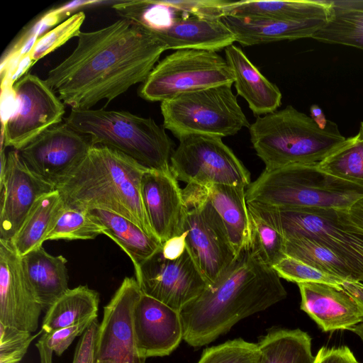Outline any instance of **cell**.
I'll use <instances>...</instances> for the list:
<instances>
[{
    "label": "cell",
    "mask_w": 363,
    "mask_h": 363,
    "mask_svg": "<svg viewBox=\"0 0 363 363\" xmlns=\"http://www.w3.org/2000/svg\"><path fill=\"white\" fill-rule=\"evenodd\" d=\"M348 330L355 333L363 341V323H361L350 328Z\"/></svg>",
    "instance_id": "obj_48"
},
{
    "label": "cell",
    "mask_w": 363,
    "mask_h": 363,
    "mask_svg": "<svg viewBox=\"0 0 363 363\" xmlns=\"http://www.w3.org/2000/svg\"><path fill=\"white\" fill-rule=\"evenodd\" d=\"M43 311L12 242L0 239V323L34 333Z\"/></svg>",
    "instance_id": "obj_17"
},
{
    "label": "cell",
    "mask_w": 363,
    "mask_h": 363,
    "mask_svg": "<svg viewBox=\"0 0 363 363\" xmlns=\"http://www.w3.org/2000/svg\"><path fill=\"white\" fill-rule=\"evenodd\" d=\"M35 346L38 350L40 363H52L53 351L48 346L46 335L43 333Z\"/></svg>",
    "instance_id": "obj_46"
},
{
    "label": "cell",
    "mask_w": 363,
    "mask_h": 363,
    "mask_svg": "<svg viewBox=\"0 0 363 363\" xmlns=\"http://www.w3.org/2000/svg\"><path fill=\"white\" fill-rule=\"evenodd\" d=\"M84 20L85 13L79 11L37 38L28 52L33 63L55 51L71 38L78 37Z\"/></svg>",
    "instance_id": "obj_35"
},
{
    "label": "cell",
    "mask_w": 363,
    "mask_h": 363,
    "mask_svg": "<svg viewBox=\"0 0 363 363\" xmlns=\"http://www.w3.org/2000/svg\"><path fill=\"white\" fill-rule=\"evenodd\" d=\"M179 140L170 158V171L179 181L206 186L250 184V174L221 138L189 135Z\"/></svg>",
    "instance_id": "obj_11"
},
{
    "label": "cell",
    "mask_w": 363,
    "mask_h": 363,
    "mask_svg": "<svg viewBox=\"0 0 363 363\" xmlns=\"http://www.w3.org/2000/svg\"><path fill=\"white\" fill-rule=\"evenodd\" d=\"M55 189L33 172L18 151L1 150L0 239L11 240L42 196Z\"/></svg>",
    "instance_id": "obj_16"
},
{
    "label": "cell",
    "mask_w": 363,
    "mask_h": 363,
    "mask_svg": "<svg viewBox=\"0 0 363 363\" xmlns=\"http://www.w3.org/2000/svg\"><path fill=\"white\" fill-rule=\"evenodd\" d=\"M136 347L147 359L169 355L183 340L179 312L143 293L133 314Z\"/></svg>",
    "instance_id": "obj_19"
},
{
    "label": "cell",
    "mask_w": 363,
    "mask_h": 363,
    "mask_svg": "<svg viewBox=\"0 0 363 363\" xmlns=\"http://www.w3.org/2000/svg\"><path fill=\"white\" fill-rule=\"evenodd\" d=\"M221 21L233 33L236 42L251 46L281 40L312 38L326 23L325 19L284 21L277 19L226 15Z\"/></svg>",
    "instance_id": "obj_22"
},
{
    "label": "cell",
    "mask_w": 363,
    "mask_h": 363,
    "mask_svg": "<svg viewBox=\"0 0 363 363\" xmlns=\"http://www.w3.org/2000/svg\"><path fill=\"white\" fill-rule=\"evenodd\" d=\"M182 194L186 206V249L208 286L215 282L236 255L205 186L186 184Z\"/></svg>",
    "instance_id": "obj_10"
},
{
    "label": "cell",
    "mask_w": 363,
    "mask_h": 363,
    "mask_svg": "<svg viewBox=\"0 0 363 363\" xmlns=\"http://www.w3.org/2000/svg\"><path fill=\"white\" fill-rule=\"evenodd\" d=\"M233 83L225 58L216 52L183 49L157 62L138 94L146 101L162 102L182 93Z\"/></svg>",
    "instance_id": "obj_8"
},
{
    "label": "cell",
    "mask_w": 363,
    "mask_h": 363,
    "mask_svg": "<svg viewBox=\"0 0 363 363\" xmlns=\"http://www.w3.org/2000/svg\"><path fill=\"white\" fill-rule=\"evenodd\" d=\"M98 315L85 318L72 325L58 329L46 335L48 346L53 352L60 356L69 347L76 337L83 334Z\"/></svg>",
    "instance_id": "obj_40"
},
{
    "label": "cell",
    "mask_w": 363,
    "mask_h": 363,
    "mask_svg": "<svg viewBox=\"0 0 363 363\" xmlns=\"http://www.w3.org/2000/svg\"><path fill=\"white\" fill-rule=\"evenodd\" d=\"M311 340L300 329H271L257 343L259 363H313Z\"/></svg>",
    "instance_id": "obj_29"
},
{
    "label": "cell",
    "mask_w": 363,
    "mask_h": 363,
    "mask_svg": "<svg viewBox=\"0 0 363 363\" xmlns=\"http://www.w3.org/2000/svg\"><path fill=\"white\" fill-rule=\"evenodd\" d=\"M99 294L86 285L69 289L48 310L41 330L50 335L85 318L98 315Z\"/></svg>",
    "instance_id": "obj_30"
},
{
    "label": "cell",
    "mask_w": 363,
    "mask_h": 363,
    "mask_svg": "<svg viewBox=\"0 0 363 363\" xmlns=\"http://www.w3.org/2000/svg\"><path fill=\"white\" fill-rule=\"evenodd\" d=\"M318 166L332 176L363 184V122L357 135L347 138L340 147L318 163Z\"/></svg>",
    "instance_id": "obj_32"
},
{
    "label": "cell",
    "mask_w": 363,
    "mask_h": 363,
    "mask_svg": "<svg viewBox=\"0 0 363 363\" xmlns=\"http://www.w3.org/2000/svg\"><path fill=\"white\" fill-rule=\"evenodd\" d=\"M337 220L348 230L363 235V197L345 209H333Z\"/></svg>",
    "instance_id": "obj_42"
},
{
    "label": "cell",
    "mask_w": 363,
    "mask_h": 363,
    "mask_svg": "<svg viewBox=\"0 0 363 363\" xmlns=\"http://www.w3.org/2000/svg\"><path fill=\"white\" fill-rule=\"evenodd\" d=\"M64 206L62 199L56 189L38 199L18 231L11 240L20 256L43 246L55 218Z\"/></svg>",
    "instance_id": "obj_28"
},
{
    "label": "cell",
    "mask_w": 363,
    "mask_h": 363,
    "mask_svg": "<svg viewBox=\"0 0 363 363\" xmlns=\"http://www.w3.org/2000/svg\"><path fill=\"white\" fill-rule=\"evenodd\" d=\"M286 296L277 272L252 248L244 250L215 282L179 311L183 340L194 347L208 345L240 320Z\"/></svg>",
    "instance_id": "obj_2"
},
{
    "label": "cell",
    "mask_w": 363,
    "mask_h": 363,
    "mask_svg": "<svg viewBox=\"0 0 363 363\" xmlns=\"http://www.w3.org/2000/svg\"><path fill=\"white\" fill-rule=\"evenodd\" d=\"M166 50L218 51L236 41L231 30L219 18L196 16L174 17L166 26L152 29Z\"/></svg>",
    "instance_id": "obj_21"
},
{
    "label": "cell",
    "mask_w": 363,
    "mask_h": 363,
    "mask_svg": "<svg viewBox=\"0 0 363 363\" xmlns=\"http://www.w3.org/2000/svg\"><path fill=\"white\" fill-rule=\"evenodd\" d=\"M99 328L96 319L82 334L77 342L72 363H95Z\"/></svg>",
    "instance_id": "obj_41"
},
{
    "label": "cell",
    "mask_w": 363,
    "mask_h": 363,
    "mask_svg": "<svg viewBox=\"0 0 363 363\" xmlns=\"http://www.w3.org/2000/svg\"><path fill=\"white\" fill-rule=\"evenodd\" d=\"M135 279L143 294L179 312L207 286L187 249L174 260L164 258L160 250L142 266Z\"/></svg>",
    "instance_id": "obj_15"
},
{
    "label": "cell",
    "mask_w": 363,
    "mask_h": 363,
    "mask_svg": "<svg viewBox=\"0 0 363 363\" xmlns=\"http://www.w3.org/2000/svg\"><path fill=\"white\" fill-rule=\"evenodd\" d=\"M89 211L104 226L103 234L113 240L130 257L135 275L147 260L162 250V244L157 238L129 219L102 209Z\"/></svg>",
    "instance_id": "obj_27"
},
{
    "label": "cell",
    "mask_w": 363,
    "mask_h": 363,
    "mask_svg": "<svg viewBox=\"0 0 363 363\" xmlns=\"http://www.w3.org/2000/svg\"><path fill=\"white\" fill-rule=\"evenodd\" d=\"M148 169L116 150L91 145L83 160L55 189L67 206L117 213L157 238L141 196L142 179Z\"/></svg>",
    "instance_id": "obj_3"
},
{
    "label": "cell",
    "mask_w": 363,
    "mask_h": 363,
    "mask_svg": "<svg viewBox=\"0 0 363 363\" xmlns=\"http://www.w3.org/2000/svg\"><path fill=\"white\" fill-rule=\"evenodd\" d=\"M311 118L321 129H325L328 123L325 116L319 106L313 104L310 107Z\"/></svg>",
    "instance_id": "obj_47"
},
{
    "label": "cell",
    "mask_w": 363,
    "mask_h": 363,
    "mask_svg": "<svg viewBox=\"0 0 363 363\" xmlns=\"http://www.w3.org/2000/svg\"><path fill=\"white\" fill-rule=\"evenodd\" d=\"M333 1H232L226 15L258 17L284 21L311 19L328 21L333 13Z\"/></svg>",
    "instance_id": "obj_26"
},
{
    "label": "cell",
    "mask_w": 363,
    "mask_h": 363,
    "mask_svg": "<svg viewBox=\"0 0 363 363\" xmlns=\"http://www.w3.org/2000/svg\"><path fill=\"white\" fill-rule=\"evenodd\" d=\"M225 56L234 77L237 94L247 101L254 115L259 117L276 111L282 98L277 85L259 72L240 48L234 45L227 47Z\"/></svg>",
    "instance_id": "obj_23"
},
{
    "label": "cell",
    "mask_w": 363,
    "mask_h": 363,
    "mask_svg": "<svg viewBox=\"0 0 363 363\" xmlns=\"http://www.w3.org/2000/svg\"><path fill=\"white\" fill-rule=\"evenodd\" d=\"M250 141L265 169L319 163L346 140L331 121L321 129L292 106L259 116L249 127Z\"/></svg>",
    "instance_id": "obj_4"
},
{
    "label": "cell",
    "mask_w": 363,
    "mask_h": 363,
    "mask_svg": "<svg viewBox=\"0 0 363 363\" xmlns=\"http://www.w3.org/2000/svg\"><path fill=\"white\" fill-rule=\"evenodd\" d=\"M65 122L88 136L91 145L106 146L149 169L170 172L174 143L151 118L125 111L72 109Z\"/></svg>",
    "instance_id": "obj_6"
},
{
    "label": "cell",
    "mask_w": 363,
    "mask_h": 363,
    "mask_svg": "<svg viewBox=\"0 0 363 363\" xmlns=\"http://www.w3.org/2000/svg\"><path fill=\"white\" fill-rule=\"evenodd\" d=\"M272 268L280 278L296 284L312 282L341 286L346 281L288 255Z\"/></svg>",
    "instance_id": "obj_37"
},
{
    "label": "cell",
    "mask_w": 363,
    "mask_h": 363,
    "mask_svg": "<svg viewBox=\"0 0 363 363\" xmlns=\"http://www.w3.org/2000/svg\"><path fill=\"white\" fill-rule=\"evenodd\" d=\"M224 84L182 93L161 102L163 128L178 140L194 134L232 136L250 124L232 91Z\"/></svg>",
    "instance_id": "obj_7"
},
{
    "label": "cell",
    "mask_w": 363,
    "mask_h": 363,
    "mask_svg": "<svg viewBox=\"0 0 363 363\" xmlns=\"http://www.w3.org/2000/svg\"><path fill=\"white\" fill-rule=\"evenodd\" d=\"M333 4L330 18L311 38L363 50V9L340 6L334 1Z\"/></svg>",
    "instance_id": "obj_31"
},
{
    "label": "cell",
    "mask_w": 363,
    "mask_h": 363,
    "mask_svg": "<svg viewBox=\"0 0 363 363\" xmlns=\"http://www.w3.org/2000/svg\"><path fill=\"white\" fill-rule=\"evenodd\" d=\"M341 286L351 294L363 308V283L346 280Z\"/></svg>",
    "instance_id": "obj_45"
},
{
    "label": "cell",
    "mask_w": 363,
    "mask_h": 363,
    "mask_svg": "<svg viewBox=\"0 0 363 363\" xmlns=\"http://www.w3.org/2000/svg\"><path fill=\"white\" fill-rule=\"evenodd\" d=\"M43 333L41 330L33 335L28 331L0 323V363H20L32 341Z\"/></svg>",
    "instance_id": "obj_38"
},
{
    "label": "cell",
    "mask_w": 363,
    "mask_h": 363,
    "mask_svg": "<svg viewBox=\"0 0 363 363\" xmlns=\"http://www.w3.org/2000/svg\"><path fill=\"white\" fill-rule=\"evenodd\" d=\"M142 293L135 278L125 277L104 306L95 363H145L138 351L133 325L134 308Z\"/></svg>",
    "instance_id": "obj_13"
},
{
    "label": "cell",
    "mask_w": 363,
    "mask_h": 363,
    "mask_svg": "<svg viewBox=\"0 0 363 363\" xmlns=\"http://www.w3.org/2000/svg\"><path fill=\"white\" fill-rule=\"evenodd\" d=\"M104 229L89 211L65 205L55 218L45 241L92 240L103 234Z\"/></svg>",
    "instance_id": "obj_33"
},
{
    "label": "cell",
    "mask_w": 363,
    "mask_h": 363,
    "mask_svg": "<svg viewBox=\"0 0 363 363\" xmlns=\"http://www.w3.org/2000/svg\"><path fill=\"white\" fill-rule=\"evenodd\" d=\"M252 226L255 250L261 259L273 267L286 255V239L274 226L265 220L255 210L247 205Z\"/></svg>",
    "instance_id": "obj_34"
},
{
    "label": "cell",
    "mask_w": 363,
    "mask_h": 363,
    "mask_svg": "<svg viewBox=\"0 0 363 363\" xmlns=\"http://www.w3.org/2000/svg\"><path fill=\"white\" fill-rule=\"evenodd\" d=\"M186 232L174 236L162 244L161 252L167 259L174 260L180 257L186 250Z\"/></svg>",
    "instance_id": "obj_44"
},
{
    "label": "cell",
    "mask_w": 363,
    "mask_h": 363,
    "mask_svg": "<svg viewBox=\"0 0 363 363\" xmlns=\"http://www.w3.org/2000/svg\"><path fill=\"white\" fill-rule=\"evenodd\" d=\"M313 363H359L347 346L321 347L315 355Z\"/></svg>",
    "instance_id": "obj_43"
},
{
    "label": "cell",
    "mask_w": 363,
    "mask_h": 363,
    "mask_svg": "<svg viewBox=\"0 0 363 363\" xmlns=\"http://www.w3.org/2000/svg\"><path fill=\"white\" fill-rule=\"evenodd\" d=\"M13 106L2 121L1 150L18 151L50 127L62 123L65 104L45 80L30 73L12 86Z\"/></svg>",
    "instance_id": "obj_12"
},
{
    "label": "cell",
    "mask_w": 363,
    "mask_h": 363,
    "mask_svg": "<svg viewBox=\"0 0 363 363\" xmlns=\"http://www.w3.org/2000/svg\"><path fill=\"white\" fill-rule=\"evenodd\" d=\"M25 271L36 297L46 313L68 289L69 276L62 255L49 254L43 246L22 256Z\"/></svg>",
    "instance_id": "obj_25"
},
{
    "label": "cell",
    "mask_w": 363,
    "mask_h": 363,
    "mask_svg": "<svg viewBox=\"0 0 363 363\" xmlns=\"http://www.w3.org/2000/svg\"><path fill=\"white\" fill-rule=\"evenodd\" d=\"M251 206L285 239L306 237L332 250L349 264L354 281L363 283V235L344 227L333 209H289L259 203Z\"/></svg>",
    "instance_id": "obj_9"
},
{
    "label": "cell",
    "mask_w": 363,
    "mask_h": 363,
    "mask_svg": "<svg viewBox=\"0 0 363 363\" xmlns=\"http://www.w3.org/2000/svg\"><path fill=\"white\" fill-rule=\"evenodd\" d=\"M91 146L88 136L65 122L42 133L18 153L33 172L55 188L79 164Z\"/></svg>",
    "instance_id": "obj_14"
},
{
    "label": "cell",
    "mask_w": 363,
    "mask_h": 363,
    "mask_svg": "<svg viewBox=\"0 0 363 363\" xmlns=\"http://www.w3.org/2000/svg\"><path fill=\"white\" fill-rule=\"evenodd\" d=\"M167 50L149 27L123 18L77 37L72 52L50 69L45 81L72 109L109 103L143 84Z\"/></svg>",
    "instance_id": "obj_1"
},
{
    "label": "cell",
    "mask_w": 363,
    "mask_h": 363,
    "mask_svg": "<svg viewBox=\"0 0 363 363\" xmlns=\"http://www.w3.org/2000/svg\"><path fill=\"white\" fill-rule=\"evenodd\" d=\"M362 197V183L328 174L318 163L264 169L246 189L247 203L289 209H345Z\"/></svg>",
    "instance_id": "obj_5"
},
{
    "label": "cell",
    "mask_w": 363,
    "mask_h": 363,
    "mask_svg": "<svg viewBox=\"0 0 363 363\" xmlns=\"http://www.w3.org/2000/svg\"><path fill=\"white\" fill-rule=\"evenodd\" d=\"M141 196L149 223L162 244L184 233L186 206L171 171L148 169L142 179Z\"/></svg>",
    "instance_id": "obj_18"
},
{
    "label": "cell",
    "mask_w": 363,
    "mask_h": 363,
    "mask_svg": "<svg viewBox=\"0 0 363 363\" xmlns=\"http://www.w3.org/2000/svg\"><path fill=\"white\" fill-rule=\"evenodd\" d=\"M164 6L192 16L219 18L226 15V9L231 1L222 0H178L158 1Z\"/></svg>",
    "instance_id": "obj_39"
},
{
    "label": "cell",
    "mask_w": 363,
    "mask_h": 363,
    "mask_svg": "<svg viewBox=\"0 0 363 363\" xmlns=\"http://www.w3.org/2000/svg\"><path fill=\"white\" fill-rule=\"evenodd\" d=\"M297 285L301 294L300 308L323 332L348 330L363 323V308L342 286L312 282Z\"/></svg>",
    "instance_id": "obj_20"
},
{
    "label": "cell",
    "mask_w": 363,
    "mask_h": 363,
    "mask_svg": "<svg viewBox=\"0 0 363 363\" xmlns=\"http://www.w3.org/2000/svg\"><path fill=\"white\" fill-rule=\"evenodd\" d=\"M206 195L219 214L236 257L250 249L253 242L252 226L244 186L210 184Z\"/></svg>",
    "instance_id": "obj_24"
},
{
    "label": "cell",
    "mask_w": 363,
    "mask_h": 363,
    "mask_svg": "<svg viewBox=\"0 0 363 363\" xmlns=\"http://www.w3.org/2000/svg\"><path fill=\"white\" fill-rule=\"evenodd\" d=\"M257 344L235 339L206 348L197 363H259Z\"/></svg>",
    "instance_id": "obj_36"
}]
</instances>
